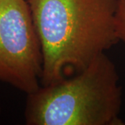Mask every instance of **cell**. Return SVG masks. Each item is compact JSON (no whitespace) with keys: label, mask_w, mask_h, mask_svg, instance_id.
<instances>
[{"label":"cell","mask_w":125,"mask_h":125,"mask_svg":"<svg viewBox=\"0 0 125 125\" xmlns=\"http://www.w3.org/2000/svg\"><path fill=\"white\" fill-rule=\"evenodd\" d=\"M43 59L41 80L64 79L67 69L82 71L119 41L114 16L117 0H27Z\"/></svg>","instance_id":"cell-1"},{"label":"cell","mask_w":125,"mask_h":125,"mask_svg":"<svg viewBox=\"0 0 125 125\" xmlns=\"http://www.w3.org/2000/svg\"><path fill=\"white\" fill-rule=\"evenodd\" d=\"M122 90L116 67L105 53L70 79L28 94V125H122Z\"/></svg>","instance_id":"cell-2"},{"label":"cell","mask_w":125,"mask_h":125,"mask_svg":"<svg viewBox=\"0 0 125 125\" xmlns=\"http://www.w3.org/2000/svg\"><path fill=\"white\" fill-rule=\"evenodd\" d=\"M43 59L27 0H0V81L28 94L40 88Z\"/></svg>","instance_id":"cell-3"},{"label":"cell","mask_w":125,"mask_h":125,"mask_svg":"<svg viewBox=\"0 0 125 125\" xmlns=\"http://www.w3.org/2000/svg\"><path fill=\"white\" fill-rule=\"evenodd\" d=\"M114 24L117 39L125 44V0H117Z\"/></svg>","instance_id":"cell-4"}]
</instances>
